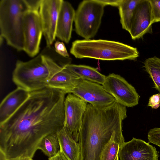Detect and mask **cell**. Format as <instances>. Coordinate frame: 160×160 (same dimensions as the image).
I'll list each match as a JSON object with an SVG mask.
<instances>
[{
  "label": "cell",
  "instance_id": "7402d4cb",
  "mask_svg": "<svg viewBox=\"0 0 160 160\" xmlns=\"http://www.w3.org/2000/svg\"><path fill=\"white\" fill-rule=\"evenodd\" d=\"M144 67L153 81L155 88L160 92V58L156 56L146 59Z\"/></svg>",
  "mask_w": 160,
  "mask_h": 160
},
{
  "label": "cell",
  "instance_id": "83f0119b",
  "mask_svg": "<svg viewBox=\"0 0 160 160\" xmlns=\"http://www.w3.org/2000/svg\"><path fill=\"white\" fill-rule=\"evenodd\" d=\"M48 160H69L60 150L55 156L49 158Z\"/></svg>",
  "mask_w": 160,
  "mask_h": 160
},
{
  "label": "cell",
  "instance_id": "e0dca14e",
  "mask_svg": "<svg viewBox=\"0 0 160 160\" xmlns=\"http://www.w3.org/2000/svg\"><path fill=\"white\" fill-rule=\"evenodd\" d=\"M60 150L69 160H80V150L78 143L64 127L56 133Z\"/></svg>",
  "mask_w": 160,
  "mask_h": 160
},
{
  "label": "cell",
  "instance_id": "d4e9b609",
  "mask_svg": "<svg viewBox=\"0 0 160 160\" xmlns=\"http://www.w3.org/2000/svg\"><path fill=\"white\" fill-rule=\"evenodd\" d=\"M28 10L39 11L42 0H24Z\"/></svg>",
  "mask_w": 160,
  "mask_h": 160
},
{
  "label": "cell",
  "instance_id": "4dcf8cb0",
  "mask_svg": "<svg viewBox=\"0 0 160 160\" xmlns=\"http://www.w3.org/2000/svg\"><path fill=\"white\" fill-rule=\"evenodd\" d=\"M115 160H119V157H118V156H117V157L116 158Z\"/></svg>",
  "mask_w": 160,
  "mask_h": 160
},
{
  "label": "cell",
  "instance_id": "7a4b0ae2",
  "mask_svg": "<svg viewBox=\"0 0 160 160\" xmlns=\"http://www.w3.org/2000/svg\"><path fill=\"white\" fill-rule=\"evenodd\" d=\"M126 107L116 101L105 107L87 105L79 133L80 160H101L103 149L115 132H122Z\"/></svg>",
  "mask_w": 160,
  "mask_h": 160
},
{
  "label": "cell",
  "instance_id": "3957f363",
  "mask_svg": "<svg viewBox=\"0 0 160 160\" xmlns=\"http://www.w3.org/2000/svg\"><path fill=\"white\" fill-rule=\"evenodd\" d=\"M70 51L76 58L102 60H135L139 56L136 48L120 42L104 39L75 40L72 43Z\"/></svg>",
  "mask_w": 160,
  "mask_h": 160
},
{
  "label": "cell",
  "instance_id": "d6986e66",
  "mask_svg": "<svg viewBox=\"0 0 160 160\" xmlns=\"http://www.w3.org/2000/svg\"><path fill=\"white\" fill-rule=\"evenodd\" d=\"M141 0H122L118 7L122 28L128 32L136 7Z\"/></svg>",
  "mask_w": 160,
  "mask_h": 160
},
{
  "label": "cell",
  "instance_id": "6da1fadb",
  "mask_svg": "<svg viewBox=\"0 0 160 160\" xmlns=\"http://www.w3.org/2000/svg\"><path fill=\"white\" fill-rule=\"evenodd\" d=\"M66 94L49 87L30 92L17 110L0 124V150L8 159L32 158L42 139L63 127Z\"/></svg>",
  "mask_w": 160,
  "mask_h": 160
},
{
  "label": "cell",
  "instance_id": "44dd1931",
  "mask_svg": "<svg viewBox=\"0 0 160 160\" xmlns=\"http://www.w3.org/2000/svg\"><path fill=\"white\" fill-rule=\"evenodd\" d=\"M38 148L41 150L49 158L56 155L60 151L56 133L49 134L45 137L40 142Z\"/></svg>",
  "mask_w": 160,
  "mask_h": 160
},
{
  "label": "cell",
  "instance_id": "8fae6325",
  "mask_svg": "<svg viewBox=\"0 0 160 160\" xmlns=\"http://www.w3.org/2000/svg\"><path fill=\"white\" fill-rule=\"evenodd\" d=\"M88 103L72 93L65 97L64 102L65 120L64 127L77 142Z\"/></svg>",
  "mask_w": 160,
  "mask_h": 160
},
{
  "label": "cell",
  "instance_id": "5bb4252c",
  "mask_svg": "<svg viewBox=\"0 0 160 160\" xmlns=\"http://www.w3.org/2000/svg\"><path fill=\"white\" fill-rule=\"evenodd\" d=\"M153 23L149 0H141L135 9L128 31L132 39H138L146 33H152Z\"/></svg>",
  "mask_w": 160,
  "mask_h": 160
},
{
  "label": "cell",
  "instance_id": "9c48e42d",
  "mask_svg": "<svg viewBox=\"0 0 160 160\" xmlns=\"http://www.w3.org/2000/svg\"><path fill=\"white\" fill-rule=\"evenodd\" d=\"M43 35L39 11L28 10L24 18L23 51L34 58L38 54Z\"/></svg>",
  "mask_w": 160,
  "mask_h": 160
},
{
  "label": "cell",
  "instance_id": "4316f807",
  "mask_svg": "<svg viewBox=\"0 0 160 160\" xmlns=\"http://www.w3.org/2000/svg\"><path fill=\"white\" fill-rule=\"evenodd\" d=\"M105 6L106 5H111L118 7L122 0H98Z\"/></svg>",
  "mask_w": 160,
  "mask_h": 160
},
{
  "label": "cell",
  "instance_id": "277c9868",
  "mask_svg": "<svg viewBox=\"0 0 160 160\" xmlns=\"http://www.w3.org/2000/svg\"><path fill=\"white\" fill-rule=\"evenodd\" d=\"M28 10L24 0L0 1V37L18 51H23L24 18Z\"/></svg>",
  "mask_w": 160,
  "mask_h": 160
},
{
  "label": "cell",
  "instance_id": "30bf717a",
  "mask_svg": "<svg viewBox=\"0 0 160 160\" xmlns=\"http://www.w3.org/2000/svg\"><path fill=\"white\" fill-rule=\"evenodd\" d=\"M72 93L92 106L101 108L108 106L115 101L101 84L81 79Z\"/></svg>",
  "mask_w": 160,
  "mask_h": 160
},
{
  "label": "cell",
  "instance_id": "9a60e30c",
  "mask_svg": "<svg viewBox=\"0 0 160 160\" xmlns=\"http://www.w3.org/2000/svg\"><path fill=\"white\" fill-rule=\"evenodd\" d=\"M75 11L69 2L63 0L58 20L56 37L66 43L71 38Z\"/></svg>",
  "mask_w": 160,
  "mask_h": 160
},
{
  "label": "cell",
  "instance_id": "1f68e13d",
  "mask_svg": "<svg viewBox=\"0 0 160 160\" xmlns=\"http://www.w3.org/2000/svg\"><path fill=\"white\" fill-rule=\"evenodd\" d=\"M28 160H33L32 158H29L28 159Z\"/></svg>",
  "mask_w": 160,
  "mask_h": 160
},
{
  "label": "cell",
  "instance_id": "484cf974",
  "mask_svg": "<svg viewBox=\"0 0 160 160\" xmlns=\"http://www.w3.org/2000/svg\"><path fill=\"white\" fill-rule=\"evenodd\" d=\"M160 93L152 96L149 99L148 106L153 109H157L160 106Z\"/></svg>",
  "mask_w": 160,
  "mask_h": 160
},
{
  "label": "cell",
  "instance_id": "7c38bea8",
  "mask_svg": "<svg viewBox=\"0 0 160 160\" xmlns=\"http://www.w3.org/2000/svg\"><path fill=\"white\" fill-rule=\"evenodd\" d=\"M63 0H42L39 13L47 47L55 40L57 23Z\"/></svg>",
  "mask_w": 160,
  "mask_h": 160
},
{
  "label": "cell",
  "instance_id": "603a6c76",
  "mask_svg": "<svg viewBox=\"0 0 160 160\" xmlns=\"http://www.w3.org/2000/svg\"><path fill=\"white\" fill-rule=\"evenodd\" d=\"M151 4L153 23L160 22V0H149Z\"/></svg>",
  "mask_w": 160,
  "mask_h": 160
},
{
  "label": "cell",
  "instance_id": "ffe728a7",
  "mask_svg": "<svg viewBox=\"0 0 160 160\" xmlns=\"http://www.w3.org/2000/svg\"><path fill=\"white\" fill-rule=\"evenodd\" d=\"M125 142L122 132H114L102 152L101 160H115L120 147Z\"/></svg>",
  "mask_w": 160,
  "mask_h": 160
},
{
  "label": "cell",
  "instance_id": "f546056e",
  "mask_svg": "<svg viewBox=\"0 0 160 160\" xmlns=\"http://www.w3.org/2000/svg\"><path fill=\"white\" fill-rule=\"evenodd\" d=\"M0 160H8L4 153L0 151Z\"/></svg>",
  "mask_w": 160,
  "mask_h": 160
},
{
  "label": "cell",
  "instance_id": "5b68a950",
  "mask_svg": "<svg viewBox=\"0 0 160 160\" xmlns=\"http://www.w3.org/2000/svg\"><path fill=\"white\" fill-rule=\"evenodd\" d=\"M49 78L42 53L27 61L17 60L12 74V81L17 87L29 92L48 87Z\"/></svg>",
  "mask_w": 160,
  "mask_h": 160
},
{
  "label": "cell",
  "instance_id": "cb8c5ba5",
  "mask_svg": "<svg viewBox=\"0 0 160 160\" xmlns=\"http://www.w3.org/2000/svg\"><path fill=\"white\" fill-rule=\"evenodd\" d=\"M54 47L55 52L58 54L63 58H69V54L63 42L58 41H56Z\"/></svg>",
  "mask_w": 160,
  "mask_h": 160
},
{
  "label": "cell",
  "instance_id": "52a82bcc",
  "mask_svg": "<svg viewBox=\"0 0 160 160\" xmlns=\"http://www.w3.org/2000/svg\"><path fill=\"white\" fill-rule=\"evenodd\" d=\"M104 89L118 103L132 107L137 105L140 96L135 88L119 75L110 73L106 76L102 85Z\"/></svg>",
  "mask_w": 160,
  "mask_h": 160
},
{
  "label": "cell",
  "instance_id": "2e32d148",
  "mask_svg": "<svg viewBox=\"0 0 160 160\" xmlns=\"http://www.w3.org/2000/svg\"><path fill=\"white\" fill-rule=\"evenodd\" d=\"M29 92L17 87L3 99L0 105V124L13 115L26 101Z\"/></svg>",
  "mask_w": 160,
  "mask_h": 160
},
{
  "label": "cell",
  "instance_id": "ba28073f",
  "mask_svg": "<svg viewBox=\"0 0 160 160\" xmlns=\"http://www.w3.org/2000/svg\"><path fill=\"white\" fill-rule=\"evenodd\" d=\"M42 54L43 61L50 73L48 87L70 93L81 79L50 56L42 52Z\"/></svg>",
  "mask_w": 160,
  "mask_h": 160
},
{
  "label": "cell",
  "instance_id": "4fadbf2b",
  "mask_svg": "<svg viewBox=\"0 0 160 160\" xmlns=\"http://www.w3.org/2000/svg\"><path fill=\"white\" fill-rule=\"evenodd\" d=\"M120 160H158V152L149 142L133 138L120 147Z\"/></svg>",
  "mask_w": 160,
  "mask_h": 160
},
{
  "label": "cell",
  "instance_id": "ac0fdd59",
  "mask_svg": "<svg viewBox=\"0 0 160 160\" xmlns=\"http://www.w3.org/2000/svg\"><path fill=\"white\" fill-rule=\"evenodd\" d=\"M63 66L81 79L102 85L106 78V76L100 73L96 68L89 66L69 63Z\"/></svg>",
  "mask_w": 160,
  "mask_h": 160
},
{
  "label": "cell",
  "instance_id": "8992f818",
  "mask_svg": "<svg viewBox=\"0 0 160 160\" xmlns=\"http://www.w3.org/2000/svg\"><path fill=\"white\" fill-rule=\"evenodd\" d=\"M105 6L98 0H85L79 4L75 11V31L85 39L94 37L99 28Z\"/></svg>",
  "mask_w": 160,
  "mask_h": 160
},
{
  "label": "cell",
  "instance_id": "f1b7e54d",
  "mask_svg": "<svg viewBox=\"0 0 160 160\" xmlns=\"http://www.w3.org/2000/svg\"><path fill=\"white\" fill-rule=\"evenodd\" d=\"M29 158L24 157H20L16 158L8 159V160H28Z\"/></svg>",
  "mask_w": 160,
  "mask_h": 160
}]
</instances>
